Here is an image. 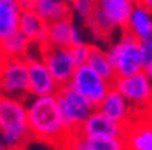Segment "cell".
Wrapping results in <instances>:
<instances>
[{"label":"cell","mask_w":152,"mask_h":150,"mask_svg":"<svg viewBox=\"0 0 152 150\" xmlns=\"http://www.w3.org/2000/svg\"><path fill=\"white\" fill-rule=\"evenodd\" d=\"M26 109L31 137L54 145L64 143L69 137L58 112L56 95L34 97Z\"/></svg>","instance_id":"obj_1"},{"label":"cell","mask_w":152,"mask_h":150,"mask_svg":"<svg viewBox=\"0 0 152 150\" xmlns=\"http://www.w3.org/2000/svg\"><path fill=\"white\" fill-rule=\"evenodd\" d=\"M28 138L31 133L25 103L0 95V143L8 150H18Z\"/></svg>","instance_id":"obj_2"},{"label":"cell","mask_w":152,"mask_h":150,"mask_svg":"<svg viewBox=\"0 0 152 150\" xmlns=\"http://www.w3.org/2000/svg\"><path fill=\"white\" fill-rule=\"evenodd\" d=\"M106 54L117 77H126L142 72L145 65L140 53L139 39L128 31H122L120 39L106 49Z\"/></svg>","instance_id":"obj_3"},{"label":"cell","mask_w":152,"mask_h":150,"mask_svg":"<svg viewBox=\"0 0 152 150\" xmlns=\"http://www.w3.org/2000/svg\"><path fill=\"white\" fill-rule=\"evenodd\" d=\"M56 101L63 125L69 135L77 133L80 126L95 109L84 97L73 91L69 85H64L58 89V92L56 93Z\"/></svg>","instance_id":"obj_4"},{"label":"cell","mask_w":152,"mask_h":150,"mask_svg":"<svg viewBox=\"0 0 152 150\" xmlns=\"http://www.w3.org/2000/svg\"><path fill=\"white\" fill-rule=\"evenodd\" d=\"M28 93V65L25 58H3L0 65V95L19 99Z\"/></svg>","instance_id":"obj_5"},{"label":"cell","mask_w":152,"mask_h":150,"mask_svg":"<svg viewBox=\"0 0 152 150\" xmlns=\"http://www.w3.org/2000/svg\"><path fill=\"white\" fill-rule=\"evenodd\" d=\"M115 88L137 114H141L152 104V83L144 72L126 77H117L113 81Z\"/></svg>","instance_id":"obj_6"},{"label":"cell","mask_w":152,"mask_h":150,"mask_svg":"<svg viewBox=\"0 0 152 150\" xmlns=\"http://www.w3.org/2000/svg\"><path fill=\"white\" fill-rule=\"evenodd\" d=\"M68 85L80 96L84 97L94 108L99 106V103L113 87L95 70H92L87 64L76 68Z\"/></svg>","instance_id":"obj_7"},{"label":"cell","mask_w":152,"mask_h":150,"mask_svg":"<svg viewBox=\"0 0 152 150\" xmlns=\"http://www.w3.org/2000/svg\"><path fill=\"white\" fill-rule=\"evenodd\" d=\"M41 59L58 87L61 88L69 84L76 70V65L71 57L69 49L45 45L41 47Z\"/></svg>","instance_id":"obj_8"},{"label":"cell","mask_w":152,"mask_h":150,"mask_svg":"<svg viewBox=\"0 0 152 150\" xmlns=\"http://www.w3.org/2000/svg\"><path fill=\"white\" fill-rule=\"evenodd\" d=\"M126 126L107 118L95 108L76 134L83 138H124Z\"/></svg>","instance_id":"obj_9"},{"label":"cell","mask_w":152,"mask_h":150,"mask_svg":"<svg viewBox=\"0 0 152 150\" xmlns=\"http://www.w3.org/2000/svg\"><path fill=\"white\" fill-rule=\"evenodd\" d=\"M28 95L33 97L54 96L60 87L54 81L41 58L28 59Z\"/></svg>","instance_id":"obj_10"},{"label":"cell","mask_w":152,"mask_h":150,"mask_svg":"<svg viewBox=\"0 0 152 150\" xmlns=\"http://www.w3.org/2000/svg\"><path fill=\"white\" fill-rule=\"evenodd\" d=\"M96 109L107 118L125 126L129 125L132 122V119L134 118V115L137 114L132 108V106L125 100V97L113 87L110 88V91L106 93L103 100L99 103Z\"/></svg>","instance_id":"obj_11"},{"label":"cell","mask_w":152,"mask_h":150,"mask_svg":"<svg viewBox=\"0 0 152 150\" xmlns=\"http://www.w3.org/2000/svg\"><path fill=\"white\" fill-rule=\"evenodd\" d=\"M124 143L125 150H152V126L145 122L141 114H136L126 126Z\"/></svg>","instance_id":"obj_12"},{"label":"cell","mask_w":152,"mask_h":150,"mask_svg":"<svg viewBox=\"0 0 152 150\" xmlns=\"http://www.w3.org/2000/svg\"><path fill=\"white\" fill-rule=\"evenodd\" d=\"M96 8L109 19L114 28L125 31L134 3L130 0H95Z\"/></svg>","instance_id":"obj_13"},{"label":"cell","mask_w":152,"mask_h":150,"mask_svg":"<svg viewBox=\"0 0 152 150\" xmlns=\"http://www.w3.org/2000/svg\"><path fill=\"white\" fill-rule=\"evenodd\" d=\"M31 43L39 46L46 45L48 38V25L42 20L33 9H23L19 19V30Z\"/></svg>","instance_id":"obj_14"},{"label":"cell","mask_w":152,"mask_h":150,"mask_svg":"<svg viewBox=\"0 0 152 150\" xmlns=\"http://www.w3.org/2000/svg\"><path fill=\"white\" fill-rule=\"evenodd\" d=\"M46 25L65 18H72V7L68 0H34L31 8Z\"/></svg>","instance_id":"obj_15"},{"label":"cell","mask_w":152,"mask_h":150,"mask_svg":"<svg viewBox=\"0 0 152 150\" xmlns=\"http://www.w3.org/2000/svg\"><path fill=\"white\" fill-rule=\"evenodd\" d=\"M22 11L19 0H0V41L18 33Z\"/></svg>","instance_id":"obj_16"},{"label":"cell","mask_w":152,"mask_h":150,"mask_svg":"<svg viewBox=\"0 0 152 150\" xmlns=\"http://www.w3.org/2000/svg\"><path fill=\"white\" fill-rule=\"evenodd\" d=\"M125 31L132 34L133 37L142 41L152 35V14L148 12L144 7L134 4L132 14L128 20V26Z\"/></svg>","instance_id":"obj_17"},{"label":"cell","mask_w":152,"mask_h":150,"mask_svg":"<svg viewBox=\"0 0 152 150\" xmlns=\"http://www.w3.org/2000/svg\"><path fill=\"white\" fill-rule=\"evenodd\" d=\"M72 18H65L48 25L46 45L52 47H64L69 49V38L72 30Z\"/></svg>","instance_id":"obj_18"},{"label":"cell","mask_w":152,"mask_h":150,"mask_svg":"<svg viewBox=\"0 0 152 150\" xmlns=\"http://www.w3.org/2000/svg\"><path fill=\"white\" fill-rule=\"evenodd\" d=\"M87 65L98 73L102 78H104L107 83H110L113 85V81L117 78L115 72L113 69L110 59H109L107 54H106V49H102L99 46H91V53H90L88 61H87Z\"/></svg>","instance_id":"obj_19"},{"label":"cell","mask_w":152,"mask_h":150,"mask_svg":"<svg viewBox=\"0 0 152 150\" xmlns=\"http://www.w3.org/2000/svg\"><path fill=\"white\" fill-rule=\"evenodd\" d=\"M28 46V39L18 31L11 37L0 41V53L4 58H25Z\"/></svg>","instance_id":"obj_20"},{"label":"cell","mask_w":152,"mask_h":150,"mask_svg":"<svg viewBox=\"0 0 152 150\" xmlns=\"http://www.w3.org/2000/svg\"><path fill=\"white\" fill-rule=\"evenodd\" d=\"M88 150H125L124 138H84Z\"/></svg>","instance_id":"obj_21"},{"label":"cell","mask_w":152,"mask_h":150,"mask_svg":"<svg viewBox=\"0 0 152 150\" xmlns=\"http://www.w3.org/2000/svg\"><path fill=\"white\" fill-rule=\"evenodd\" d=\"M71 7H72V14H75L80 20L86 23L95 12L96 3L95 0H76L71 3Z\"/></svg>","instance_id":"obj_22"},{"label":"cell","mask_w":152,"mask_h":150,"mask_svg":"<svg viewBox=\"0 0 152 150\" xmlns=\"http://www.w3.org/2000/svg\"><path fill=\"white\" fill-rule=\"evenodd\" d=\"M91 46L92 45H90V43H83V45H79V46L69 47L71 57H72L76 68H77V66L84 65V64H87L88 57H90V53H91Z\"/></svg>","instance_id":"obj_23"},{"label":"cell","mask_w":152,"mask_h":150,"mask_svg":"<svg viewBox=\"0 0 152 150\" xmlns=\"http://www.w3.org/2000/svg\"><path fill=\"white\" fill-rule=\"evenodd\" d=\"M63 150H88V146L84 138L77 134H73L69 135L63 143Z\"/></svg>","instance_id":"obj_24"},{"label":"cell","mask_w":152,"mask_h":150,"mask_svg":"<svg viewBox=\"0 0 152 150\" xmlns=\"http://www.w3.org/2000/svg\"><path fill=\"white\" fill-rule=\"evenodd\" d=\"M140 46V53L144 59V64H148L152 61V35L142 41H139Z\"/></svg>","instance_id":"obj_25"},{"label":"cell","mask_w":152,"mask_h":150,"mask_svg":"<svg viewBox=\"0 0 152 150\" xmlns=\"http://www.w3.org/2000/svg\"><path fill=\"white\" fill-rule=\"evenodd\" d=\"M83 43H86V41H84V35H83V31L80 30L79 26L73 23L72 30H71L69 47H72V46H79V45H83Z\"/></svg>","instance_id":"obj_26"},{"label":"cell","mask_w":152,"mask_h":150,"mask_svg":"<svg viewBox=\"0 0 152 150\" xmlns=\"http://www.w3.org/2000/svg\"><path fill=\"white\" fill-rule=\"evenodd\" d=\"M141 116L145 119V122L148 123L149 126H152V104L149 107H147L144 111L141 112Z\"/></svg>","instance_id":"obj_27"},{"label":"cell","mask_w":152,"mask_h":150,"mask_svg":"<svg viewBox=\"0 0 152 150\" xmlns=\"http://www.w3.org/2000/svg\"><path fill=\"white\" fill-rule=\"evenodd\" d=\"M136 4H139V6L144 7V8H145L148 12L152 14V0H137Z\"/></svg>","instance_id":"obj_28"},{"label":"cell","mask_w":152,"mask_h":150,"mask_svg":"<svg viewBox=\"0 0 152 150\" xmlns=\"http://www.w3.org/2000/svg\"><path fill=\"white\" fill-rule=\"evenodd\" d=\"M142 72L145 73L147 77H148L149 80H151V83H152V61L144 65V69H142Z\"/></svg>","instance_id":"obj_29"},{"label":"cell","mask_w":152,"mask_h":150,"mask_svg":"<svg viewBox=\"0 0 152 150\" xmlns=\"http://www.w3.org/2000/svg\"><path fill=\"white\" fill-rule=\"evenodd\" d=\"M0 150H8V149H6V147H4V146H3V145L0 143Z\"/></svg>","instance_id":"obj_30"},{"label":"cell","mask_w":152,"mask_h":150,"mask_svg":"<svg viewBox=\"0 0 152 150\" xmlns=\"http://www.w3.org/2000/svg\"><path fill=\"white\" fill-rule=\"evenodd\" d=\"M130 1H132V3H134V4L137 3V0H130Z\"/></svg>","instance_id":"obj_31"},{"label":"cell","mask_w":152,"mask_h":150,"mask_svg":"<svg viewBox=\"0 0 152 150\" xmlns=\"http://www.w3.org/2000/svg\"><path fill=\"white\" fill-rule=\"evenodd\" d=\"M68 1H69V3H73V1H76V0H68Z\"/></svg>","instance_id":"obj_32"},{"label":"cell","mask_w":152,"mask_h":150,"mask_svg":"<svg viewBox=\"0 0 152 150\" xmlns=\"http://www.w3.org/2000/svg\"><path fill=\"white\" fill-rule=\"evenodd\" d=\"M38 150H48V149H45V147H41V149H38Z\"/></svg>","instance_id":"obj_33"}]
</instances>
